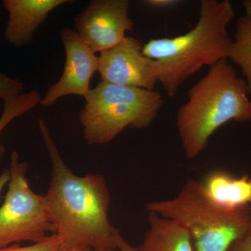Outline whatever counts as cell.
Masks as SVG:
<instances>
[{
  "mask_svg": "<svg viewBox=\"0 0 251 251\" xmlns=\"http://www.w3.org/2000/svg\"><path fill=\"white\" fill-rule=\"evenodd\" d=\"M39 126L52 166L44 203L60 247L116 249L114 242L120 232L109 221L111 198L105 177L74 174L64 163L46 122L39 120Z\"/></svg>",
  "mask_w": 251,
  "mask_h": 251,
  "instance_id": "6da1fadb",
  "label": "cell"
},
{
  "mask_svg": "<svg viewBox=\"0 0 251 251\" xmlns=\"http://www.w3.org/2000/svg\"><path fill=\"white\" fill-rule=\"evenodd\" d=\"M235 16L229 0H202L199 19L191 30L173 38L149 41L143 54L156 61L158 82L169 97L204 66L227 59L232 40L227 26Z\"/></svg>",
  "mask_w": 251,
  "mask_h": 251,
  "instance_id": "7a4b0ae2",
  "label": "cell"
},
{
  "mask_svg": "<svg viewBox=\"0 0 251 251\" xmlns=\"http://www.w3.org/2000/svg\"><path fill=\"white\" fill-rule=\"evenodd\" d=\"M245 80L238 76L227 59L209 67L188 92V100L176 115V128L185 154L196 158L211 135L230 121H251V100Z\"/></svg>",
  "mask_w": 251,
  "mask_h": 251,
  "instance_id": "3957f363",
  "label": "cell"
},
{
  "mask_svg": "<svg viewBox=\"0 0 251 251\" xmlns=\"http://www.w3.org/2000/svg\"><path fill=\"white\" fill-rule=\"evenodd\" d=\"M146 209L187 229L194 251H229L251 224V206L222 209L206 197L201 181L195 179H188L176 197L148 203Z\"/></svg>",
  "mask_w": 251,
  "mask_h": 251,
  "instance_id": "277c9868",
  "label": "cell"
},
{
  "mask_svg": "<svg viewBox=\"0 0 251 251\" xmlns=\"http://www.w3.org/2000/svg\"><path fill=\"white\" fill-rule=\"evenodd\" d=\"M79 115L89 145L111 142L125 128L150 126L163 105L155 91L99 82L91 90Z\"/></svg>",
  "mask_w": 251,
  "mask_h": 251,
  "instance_id": "5b68a950",
  "label": "cell"
},
{
  "mask_svg": "<svg viewBox=\"0 0 251 251\" xmlns=\"http://www.w3.org/2000/svg\"><path fill=\"white\" fill-rule=\"evenodd\" d=\"M27 163L14 151L10 158V178L4 203L0 206V249L21 242L36 244L55 233L44 196L31 190L26 176Z\"/></svg>",
  "mask_w": 251,
  "mask_h": 251,
  "instance_id": "8992f818",
  "label": "cell"
},
{
  "mask_svg": "<svg viewBox=\"0 0 251 251\" xmlns=\"http://www.w3.org/2000/svg\"><path fill=\"white\" fill-rule=\"evenodd\" d=\"M128 0H94L74 18L76 32L94 52L115 47L133 29Z\"/></svg>",
  "mask_w": 251,
  "mask_h": 251,
  "instance_id": "52a82bcc",
  "label": "cell"
},
{
  "mask_svg": "<svg viewBox=\"0 0 251 251\" xmlns=\"http://www.w3.org/2000/svg\"><path fill=\"white\" fill-rule=\"evenodd\" d=\"M141 43L126 36L115 47L101 52L98 72L108 83L153 90L158 82L156 61L143 54Z\"/></svg>",
  "mask_w": 251,
  "mask_h": 251,
  "instance_id": "ba28073f",
  "label": "cell"
},
{
  "mask_svg": "<svg viewBox=\"0 0 251 251\" xmlns=\"http://www.w3.org/2000/svg\"><path fill=\"white\" fill-rule=\"evenodd\" d=\"M65 50V64L62 76L49 87L41 105L50 107L68 95H78L86 99L91 90L90 82L98 72L99 57L82 41L76 31L69 28L60 31Z\"/></svg>",
  "mask_w": 251,
  "mask_h": 251,
  "instance_id": "9c48e42d",
  "label": "cell"
},
{
  "mask_svg": "<svg viewBox=\"0 0 251 251\" xmlns=\"http://www.w3.org/2000/svg\"><path fill=\"white\" fill-rule=\"evenodd\" d=\"M69 0H4L9 13L4 37L11 46L21 48L30 44L34 34L51 11Z\"/></svg>",
  "mask_w": 251,
  "mask_h": 251,
  "instance_id": "30bf717a",
  "label": "cell"
},
{
  "mask_svg": "<svg viewBox=\"0 0 251 251\" xmlns=\"http://www.w3.org/2000/svg\"><path fill=\"white\" fill-rule=\"evenodd\" d=\"M201 181L203 192L214 204L226 210L251 206V176H236L224 170L208 173Z\"/></svg>",
  "mask_w": 251,
  "mask_h": 251,
  "instance_id": "8fae6325",
  "label": "cell"
},
{
  "mask_svg": "<svg viewBox=\"0 0 251 251\" xmlns=\"http://www.w3.org/2000/svg\"><path fill=\"white\" fill-rule=\"evenodd\" d=\"M149 229L139 249L143 251H194L192 239L181 224L149 212Z\"/></svg>",
  "mask_w": 251,
  "mask_h": 251,
  "instance_id": "7c38bea8",
  "label": "cell"
},
{
  "mask_svg": "<svg viewBox=\"0 0 251 251\" xmlns=\"http://www.w3.org/2000/svg\"><path fill=\"white\" fill-rule=\"evenodd\" d=\"M227 58L242 69L248 92L251 95V18L246 15L238 19L235 39L231 44Z\"/></svg>",
  "mask_w": 251,
  "mask_h": 251,
  "instance_id": "4fadbf2b",
  "label": "cell"
},
{
  "mask_svg": "<svg viewBox=\"0 0 251 251\" xmlns=\"http://www.w3.org/2000/svg\"><path fill=\"white\" fill-rule=\"evenodd\" d=\"M41 99L40 92L31 90L4 101V110L0 117V133L14 119L27 113L40 104ZM5 150L0 142V160L4 156Z\"/></svg>",
  "mask_w": 251,
  "mask_h": 251,
  "instance_id": "5bb4252c",
  "label": "cell"
},
{
  "mask_svg": "<svg viewBox=\"0 0 251 251\" xmlns=\"http://www.w3.org/2000/svg\"><path fill=\"white\" fill-rule=\"evenodd\" d=\"M61 243L58 236L52 234L39 243L27 247H21L18 244L9 247L1 248L0 251H57L60 248Z\"/></svg>",
  "mask_w": 251,
  "mask_h": 251,
  "instance_id": "9a60e30c",
  "label": "cell"
},
{
  "mask_svg": "<svg viewBox=\"0 0 251 251\" xmlns=\"http://www.w3.org/2000/svg\"><path fill=\"white\" fill-rule=\"evenodd\" d=\"M24 90V84L21 81L0 72V99L4 101L18 97L23 93Z\"/></svg>",
  "mask_w": 251,
  "mask_h": 251,
  "instance_id": "2e32d148",
  "label": "cell"
},
{
  "mask_svg": "<svg viewBox=\"0 0 251 251\" xmlns=\"http://www.w3.org/2000/svg\"><path fill=\"white\" fill-rule=\"evenodd\" d=\"M182 2L180 0H145L142 1V4L150 9L164 10L175 7Z\"/></svg>",
  "mask_w": 251,
  "mask_h": 251,
  "instance_id": "e0dca14e",
  "label": "cell"
},
{
  "mask_svg": "<svg viewBox=\"0 0 251 251\" xmlns=\"http://www.w3.org/2000/svg\"><path fill=\"white\" fill-rule=\"evenodd\" d=\"M229 251H251V224L242 237L232 244Z\"/></svg>",
  "mask_w": 251,
  "mask_h": 251,
  "instance_id": "ac0fdd59",
  "label": "cell"
},
{
  "mask_svg": "<svg viewBox=\"0 0 251 251\" xmlns=\"http://www.w3.org/2000/svg\"><path fill=\"white\" fill-rule=\"evenodd\" d=\"M115 245L116 249L120 251H143L140 250L139 247H134L129 244L126 240L122 237L121 234L119 232L115 236Z\"/></svg>",
  "mask_w": 251,
  "mask_h": 251,
  "instance_id": "d6986e66",
  "label": "cell"
},
{
  "mask_svg": "<svg viewBox=\"0 0 251 251\" xmlns=\"http://www.w3.org/2000/svg\"><path fill=\"white\" fill-rule=\"evenodd\" d=\"M10 178L9 169L4 170L1 172L0 174V198H1V193L6 184L9 183Z\"/></svg>",
  "mask_w": 251,
  "mask_h": 251,
  "instance_id": "ffe728a7",
  "label": "cell"
},
{
  "mask_svg": "<svg viewBox=\"0 0 251 251\" xmlns=\"http://www.w3.org/2000/svg\"><path fill=\"white\" fill-rule=\"evenodd\" d=\"M57 251H95L94 249L86 246H77L72 247H60Z\"/></svg>",
  "mask_w": 251,
  "mask_h": 251,
  "instance_id": "44dd1931",
  "label": "cell"
},
{
  "mask_svg": "<svg viewBox=\"0 0 251 251\" xmlns=\"http://www.w3.org/2000/svg\"><path fill=\"white\" fill-rule=\"evenodd\" d=\"M244 10H245L246 16L251 18V0H247L243 2Z\"/></svg>",
  "mask_w": 251,
  "mask_h": 251,
  "instance_id": "7402d4cb",
  "label": "cell"
},
{
  "mask_svg": "<svg viewBox=\"0 0 251 251\" xmlns=\"http://www.w3.org/2000/svg\"><path fill=\"white\" fill-rule=\"evenodd\" d=\"M95 251H116V249L106 248V249H98V250H95Z\"/></svg>",
  "mask_w": 251,
  "mask_h": 251,
  "instance_id": "603a6c76",
  "label": "cell"
}]
</instances>
